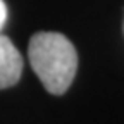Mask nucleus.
Masks as SVG:
<instances>
[{
	"label": "nucleus",
	"mask_w": 124,
	"mask_h": 124,
	"mask_svg": "<svg viewBox=\"0 0 124 124\" xmlns=\"http://www.w3.org/2000/svg\"><path fill=\"white\" fill-rule=\"evenodd\" d=\"M28 59L48 93L62 95L67 91L78 71V52L64 35L54 31L33 35Z\"/></svg>",
	"instance_id": "obj_1"
},
{
	"label": "nucleus",
	"mask_w": 124,
	"mask_h": 124,
	"mask_svg": "<svg viewBox=\"0 0 124 124\" xmlns=\"http://www.w3.org/2000/svg\"><path fill=\"white\" fill-rule=\"evenodd\" d=\"M23 55L14 46V43L0 35V90L14 86L23 74Z\"/></svg>",
	"instance_id": "obj_2"
},
{
	"label": "nucleus",
	"mask_w": 124,
	"mask_h": 124,
	"mask_svg": "<svg viewBox=\"0 0 124 124\" xmlns=\"http://www.w3.org/2000/svg\"><path fill=\"white\" fill-rule=\"evenodd\" d=\"M5 19H7V7L4 4V0H0V31L5 24Z\"/></svg>",
	"instance_id": "obj_3"
}]
</instances>
